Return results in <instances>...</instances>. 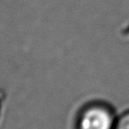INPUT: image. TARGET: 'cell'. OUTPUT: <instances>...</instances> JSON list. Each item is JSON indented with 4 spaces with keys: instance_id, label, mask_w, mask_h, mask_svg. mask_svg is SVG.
Returning <instances> with one entry per match:
<instances>
[{
    "instance_id": "cell-1",
    "label": "cell",
    "mask_w": 129,
    "mask_h": 129,
    "mask_svg": "<svg viewBox=\"0 0 129 129\" xmlns=\"http://www.w3.org/2000/svg\"><path fill=\"white\" fill-rule=\"evenodd\" d=\"M117 117L106 103L91 102L80 109L75 120V129H114Z\"/></svg>"
},
{
    "instance_id": "cell-2",
    "label": "cell",
    "mask_w": 129,
    "mask_h": 129,
    "mask_svg": "<svg viewBox=\"0 0 129 129\" xmlns=\"http://www.w3.org/2000/svg\"><path fill=\"white\" fill-rule=\"evenodd\" d=\"M114 129H129V110L117 117Z\"/></svg>"
},
{
    "instance_id": "cell-3",
    "label": "cell",
    "mask_w": 129,
    "mask_h": 129,
    "mask_svg": "<svg viewBox=\"0 0 129 129\" xmlns=\"http://www.w3.org/2000/svg\"><path fill=\"white\" fill-rule=\"evenodd\" d=\"M2 101H3V95L0 90V114H1V109H2Z\"/></svg>"
}]
</instances>
